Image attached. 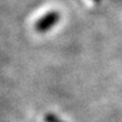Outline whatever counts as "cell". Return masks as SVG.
I'll return each instance as SVG.
<instances>
[{
    "instance_id": "cell-1",
    "label": "cell",
    "mask_w": 122,
    "mask_h": 122,
    "mask_svg": "<svg viewBox=\"0 0 122 122\" xmlns=\"http://www.w3.org/2000/svg\"><path fill=\"white\" fill-rule=\"evenodd\" d=\"M60 20V14L58 11H50L43 15L37 22L35 23V30L39 33H45L56 26Z\"/></svg>"
},
{
    "instance_id": "cell-2",
    "label": "cell",
    "mask_w": 122,
    "mask_h": 122,
    "mask_svg": "<svg viewBox=\"0 0 122 122\" xmlns=\"http://www.w3.org/2000/svg\"><path fill=\"white\" fill-rule=\"evenodd\" d=\"M45 121L46 122H58V118L56 115H53V114H48L46 117H45Z\"/></svg>"
},
{
    "instance_id": "cell-3",
    "label": "cell",
    "mask_w": 122,
    "mask_h": 122,
    "mask_svg": "<svg viewBox=\"0 0 122 122\" xmlns=\"http://www.w3.org/2000/svg\"><path fill=\"white\" fill-rule=\"evenodd\" d=\"M93 1H94L95 4H100V2H101V0H93Z\"/></svg>"
},
{
    "instance_id": "cell-4",
    "label": "cell",
    "mask_w": 122,
    "mask_h": 122,
    "mask_svg": "<svg viewBox=\"0 0 122 122\" xmlns=\"http://www.w3.org/2000/svg\"><path fill=\"white\" fill-rule=\"evenodd\" d=\"M58 122H60V121H58Z\"/></svg>"
}]
</instances>
